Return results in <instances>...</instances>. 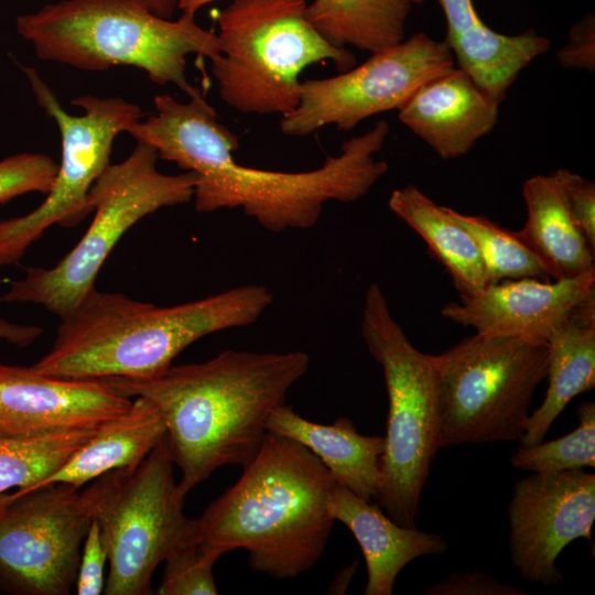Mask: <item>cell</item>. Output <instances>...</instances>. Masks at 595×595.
<instances>
[{"mask_svg": "<svg viewBox=\"0 0 595 595\" xmlns=\"http://www.w3.org/2000/svg\"><path fill=\"white\" fill-rule=\"evenodd\" d=\"M273 301L249 284L173 306L94 288L65 317L52 348L32 367L65 379H151L197 339L253 324Z\"/></svg>", "mask_w": 595, "mask_h": 595, "instance_id": "obj_3", "label": "cell"}, {"mask_svg": "<svg viewBox=\"0 0 595 595\" xmlns=\"http://www.w3.org/2000/svg\"><path fill=\"white\" fill-rule=\"evenodd\" d=\"M441 315L478 334L547 342L567 322L595 324V269L554 282L502 280L445 304Z\"/></svg>", "mask_w": 595, "mask_h": 595, "instance_id": "obj_15", "label": "cell"}, {"mask_svg": "<svg viewBox=\"0 0 595 595\" xmlns=\"http://www.w3.org/2000/svg\"><path fill=\"white\" fill-rule=\"evenodd\" d=\"M156 150L143 142L120 163L109 164L89 191L94 218L75 247L54 267L28 268L0 303H33L60 320L95 288L105 260L136 223L163 207L193 199L196 174H164Z\"/></svg>", "mask_w": 595, "mask_h": 595, "instance_id": "obj_9", "label": "cell"}, {"mask_svg": "<svg viewBox=\"0 0 595 595\" xmlns=\"http://www.w3.org/2000/svg\"><path fill=\"white\" fill-rule=\"evenodd\" d=\"M560 174L571 217L595 251V185L565 169H561Z\"/></svg>", "mask_w": 595, "mask_h": 595, "instance_id": "obj_31", "label": "cell"}, {"mask_svg": "<svg viewBox=\"0 0 595 595\" xmlns=\"http://www.w3.org/2000/svg\"><path fill=\"white\" fill-rule=\"evenodd\" d=\"M164 437L159 409L134 397L126 412L100 425L56 473L34 486L57 482L80 488L107 472L134 468Z\"/></svg>", "mask_w": 595, "mask_h": 595, "instance_id": "obj_21", "label": "cell"}, {"mask_svg": "<svg viewBox=\"0 0 595 595\" xmlns=\"http://www.w3.org/2000/svg\"><path fill=\"white\" fill-rule=\"evenodd\" d=\"M499 104L462 68L421 85L398 110L399 120L441 159L469 152L496 126Z\"/></svg>", "mask_w": 595, "mask_h": 595, "instance_id": "obj_17", "label": "cell"}, {"mask_svg": "<svg viewBox=\"0 0 595 595\" xmlns=\"http://www.w3.org/2000/svg\"><path fill=\"white\" fill-rule=\"evenodd\" d=\"M522 196L527 220L517 234L549 278L572 279L595 269V251L571 217L560 170L528 178Z\"/></svg>", "mask_w": 595, "mask_h": 595, "instance_id": "obj_20", "label": "cell"}, {"mask_svg": "<svg viewBox=\"0 0 595 595\" xmlns=\"http://www.w3.org/2000/svg\"><path fill=\"white\" fill-rule=\"evenodd\" d=\"M15 26L40 60L83 71L137 67L187 97L197 89L186 77L187 56L212 61L221 52L217 34L195 14L164 19L142 0H63L18 17Z\"/></svg>", "mask_w": 595, "mask_h": 595, "instance_id": "obj_5", "label": "cell"}, {"mask_svg": "<svg viewBox=\"0 0 595 595\" xmlns=\"http://www.w3.org/2000/svg\"><path fill=\"white\" fill-rule=\"evenodd\" d=\"M335 483L328 508L357 540L367 566L365 595H390L400 571L424 555H442L447 543L436 533L405 528L371 504Z\"/></svg>", "mask_w": 595, "mask_h": 595, "instance_id": "obj_18", "label": "cell"}, {"mask_svg": "<svg viewBox=\"0 0 595 595\" xmlns=\"http://www.w3.org/2000/svg\"><path fill=\"white\" fill-rule=\"evenodd\" d=\"M214 1L218 0H178V10H181L182 13L195 14L197 10Z\"/></svg>", "mask_w": 595, "mask_h": 595, "instance_id": "obj_36", "label": "cell"}, {"mask_svg": "<svg viewBox=\"0 0 595 595\" xmlns=\"http://www.w3.org/2000/svg\"><path fill=\"white\" fill-rule=\"evenodd\" d=\"M388 206L428 244L450 273L461 299L487 285L484 263L472 235L450 214L414 185L393 190Z\"/></svg>", "mask_w": 595, "mask_h": 595, "instance_id": "obj_22", "label": "cell"}, {"mask_svg": "<svg viewBox=\"0 0 595 595\" xmlns=\"http://www.w3.org/2000/svg\"><path fill=\"white\" fill-rule=\"evenodd\" d=\"M97 429L34 439L0 436V493L13 487H31L45 480L86 444Z\"/></svg>", "mask_w": 595, "mask_h": 595, "instance_id": "obj_25", "label": "cell"}, {"mask_svg": "<svg viewBox=\"0 0 595 595\" xmlns=\"http://www.w3.org/2000/svg\"><path fill=\"white\" fill-rule=\"evenodd\" d=\"M412 4H422L425 0H409Z\"/></svg>", "mask_w": 595, "mask_h": 595, "instance_id": "obj_37", "label": "cell"}, {"mask_svg": "<svg viewBox=\"0 0 595 595\" xmlns=\"http://www.w3.org/2000/svg\"><path fill=\"white\" fill-rule=\"evenodd\" d=\"M132 400L106 380L65 379L0 363V436L34 439L97 429Z\"/></svg>", "mask_w": 595, "mask_h": 595, "instance_id": "obj_16", "label": "cell"}, {"mask_svg": "<svg viewBox=\"0 0 595 595\" xmlns=\"http://www.w3.org/2000/svg\"><path fill=\"white\" fill-rule=\"evenodd\" d=\"M267 430L309 448L337 484L367 501L376 499L385 437L358 433L354 422L345 416L328 425L312 422L285 403L269 414Z\"/></svg>", "mask_w": 595, "mask_h": 595, "instance_id": "obj_19", "label": "cell"}, {"mask_svg": "<svg viewBox=\"0 0 595 595\" xmlns=\"http://www.w3.org/2000/svg\"><path fill=\"white\" fill-rule=\"evenodd\" d=\"M91 521L79 488L65 483L0 493V591L68 595Z\"/></svg>", "mask_w": 595, "mask_h": 595, "instance_id": "obj_12", "label": "cell"}, {"mask_svg": "<svg viewBox=\"0 0 595 595\" xmlns=\"http://www.w3.org/2000/svg\"><path fill=\"white\" fill-rule=\"evenodd\" d=\"M22 69L37 104L58 127L62 155L46 198L26 215L0 220V267L17 264L50 227H76L93 213L89 191L110 164L116 137L141 118V109L133 102L93 95L72 100V105L84 110L83 115L73 116L36 69Z\"/></svg>", "mask_w": 595, "mask_h": 595, "instance_id": "obj_11", "label": "cell"}, {"mask_svg": "<svg viewBox=\"0 0 595 595\" xmlns=\"http://www.w3.org/2000/svg\"><path fill=\"white\" fill-rule=\"evenodd\" d=\"M411 6L409 0H313L305 14L335 47L374 53L404 40Z\"/></svg>", "mask_w": 595, "mask_h": 595, "instance_id": "obj_24", "label": "cell"}, {"mask_svg": "<svg viewBox=\"0 0 595 595\" xmlns=\"http://www.w3.org/2000/svg\"><path fill=\"white\" fill-rule=\"evenodd\" d=\"M305 0H232L216 14L221 52L212 74L224 104L241 113L280 115L299 102V76L332 61L355 66L347 48L328 43L306 18Z\"/></svg>", "mask_w": 595, "mask_h": 595, "instance_id": "obj_6", "label": "cell"}, {"mask_svg": "<svg viewBox=\"0 0 595 595\" xmlns=\"http://www.w3.org/2000/svg\"><path fill=\"white\" fill-rule=\"evenodd\" d=\"M361 336L382 367L389 404L375 500L394 522L415 528L421 495L440 448L433 355L411 344L376 282L366 292Z\"/></svg>", "mask_w": 595, "mask_h": 595, "instance_id": "obj_7", "label": "cell"}, {"mask_svg": "<svg viewBox=\"0 0 595 595\" xmlns=\"http://www.w3.org/2000/svg\"><path fill=\"white\" fill-rule=\"evenodd\" d=\"M547 343L549 387L541 405L529 415L520 446L542 442L567 403L595 386V324L567 322Z\"/></svg>", "mask_w": 595, "mask_h": 595, "instance_id": "obj_23", "label": "cell"}, {"mask_svg": "<svg viewBox=\"0 0 595 595\" xmlns=\"http://www.w3.org/2000/svg\"><path fill=\"white\" fill-rule=\"evenodd\" d=\"M165 437L134 468L107 472L82 491L107 550L106 595H150L155 569L178 547L198 539L197 519L184 513Z\"/></svg>", "mask_w": 595, "mask_h": 595, "instance_id": "obj_10", "label": "cell"}, {"mask_svg": "<svg viewBox=\"0 0 595 595\" xmlns=\"http://www.w3.org/2000/svg\"><path fill=\"white\" fill-rule=\"evenodd\" d=\"M156 113L132 123L127 132L152 145L159 158L196 174L194 206L198 213L241 209L272 232L307 229L331 201L349 203L365 196L389 170L376 160L389 134L377 121L367 132L345 141L336 156L305 172H277L238 163V137L220 120L202 89L181 102L154 97Z\"/></svg>", "mask_w": 595, "mask_h": 595, "instance_id": "obj_1", "label": "cell"}, {"mask_svg": "<svg viewBox=\"0 0 595 595\" xmlns=\"http://www.w3.org/2000/svg\"><path fill=\"white\" fill-rule=\"evenodd\" d=\"M454 66L444 40L418 32L336 76L302 80L299 102L281 117L280 130L289 137H307L329 125L351 130L369 117L399 110L421 85Z\"/></svg>", "mask_w": 595, "mask_h": 595, "instance_id": "obj_13", "label": "cell"}, {"mask_svg": "<svg viewBox=\"0 0 595 595\" xmlns=\"http://www.w3.org/2000/svg\"><path fill=\"white\" fill-rule=\"evenodd\" d=\"M219 558L205 549L199 539L174 550L164 560L159 595H216L218 594L213 567Z\"/></svg>", "mask_w": 595, "mask_h": 595, "instance_id": "obj_28", "label": "cell"}, {"mask_svg": "<svg viewBox=\"0 0 595 595\" xmlns=\"http://www.w3.org/2000/svg\"><path fill=\"white\" fill-rule=\"evenodd\" d=\"M58 170L44 153H18L0 160V204L26 193L47 194Z\"/></svg>", "mask_w": 595, "mask_h": 595, "instance_id": "obj_29", "label": "cell"}, {"mask_svg": "<svg viewBox=\"0 0 595 595\" xmlns=\"http://www.w3.org/2000/svg\"><path fill=\"white\" fill-rule=\"evenodd\" d=\"M108 561L100 529L93 519L86 533L79 559L75 591L78 595H99L105 589L104 571Z\"/></svg>", "mask_w": 595, "mask_h": 595, "instance_id": "obj_30", "label": "cell"}, {"mask_svg": "<svg viewBox=\"0 0 595 595\" xmlns=\"http://www.w3.org/2000/svg\"><path fill=\"white\" fill-rule=\"evenodd\" d=\"M295 350H224L204 363L170 366L151 379H105L128 398L143 397L160 411L171 458L187 493L226 465L247 466L268 432L269 414L285 403L307 371Z\"/></svg>", "mask_w": 595, "mask_h": 595, "instance_id": "obj_2", "label": "cell"}, {"mask_svg": "<svg viewBox=\"0 0 595 595\" xmlns=\"http://www.w3.org/2000/svg\"><path fill=\"white\" fill-rule=\"evenodd\" d=\"M578 426L569 434L531 446H520L510 457L513 468L532 473H554L595 467V403L577 408Z\"/></svg>", "mask_w": 595, "mask_h": 595, "instance_id": "obj_27", "label": "cell"}, {"mask_svg": "<svg viewBox=\"0 0 595 595\" xmlns=\"http://www.w3.org/2000/svg\"><path fill=\"white\" fill-rule=\"evenodd\" d=\"M508 519L509 553L519 574L537 584L560 583L561 551L576 539L592 540L595 474L580 468L521 478L513 486Z\"/></svg>", "mask_w": 595, "mask_h": 595, "instance_id": "obj_14", "label": "cell"}, {"mask_svg": "<svg viewBox=\"0 0 595 595\" xmlns=\"http://www.w3.org/2000/svg\"><path fill=\"white\" fill-rule=\"evenodd\" d=\"M335 483L309 448L268 431L239 479L197 518L199 543L218 558L246 550L249 565L270 577H298L326 549Z\"/></svg>", "mask_w": 595, "mask_h": 595, "instance_id": "obj_4", "label": "cell"}, {"mask_svg": "<svg viewBox=\"0 0 595 595\" xmlns=\"http://www.w3.org/2000/svg\"><path fill=\"white\" fill-rule=\"evenodd\" d=\"M548 359L547 342L478 333L433 355L440 448L519 442Z\"/></svg>", "mask_w": 595, "mask_h": 595, "instance_id": "obj_8", "label": "cell"}, {"mask_svg": "<svg viewBox=\"0 0 595 595\" xmlns=\"http://www.w3.org/2000/svg\"><path fill=\"white\" fill-rule=\"evenodd\" d=\"M558 61L564 68L594 72L595 69V15L585 14L572 25L567 43L558 51Z\"/></svg>", "mask_w": 595, "mask_h": 595, "instance_id": "obj_33", "label": "cell"}, {"mask_svg": "<svg viewBox=\"0 0 595 595\" xmlns=\"http://www.w3.org/2000/svg\"><path fill=\"white\" fill-rule=\"evenodd\" d=\"M424 595H526L527 592L501 583L480 572L454 573L426 587Z\"/></svg>", "mask_w": 595, "mask_h": 595, "instance_id": "obj_32", "label": "cell"}, {"mask_svg": "<svg viewBox=\"0 0 595 595\" xmlns=\"http://www.w3.org/2000/svg\"><path fill=\"white\" fill-rule=\"evenodd\" d=\"M450 214L472 235L480 253L487 285L502 280L533 278L550 281L538 257L517 231L508 230L484 216Z\"/></svg>", "mask_w": 595, "mask_h": 595, "instance_id": "obj_26", "label": "cell"}, {"mask_svg": "<svg viewBox=\"0 0 595 595\" xmlns=\"http://www.w3.org/2000/svg\"><path fill=\"white\" fill-rule=\"evenodd\" d=\"M144 4L156 15L171 19L178 9V0H142Z\"/></svg>", "mask_w": 595, "mask_h": 595, "instance_id": "obj_35", "label": "cell"}, {"mask_svg": "<svg viewBox=\"0 0 595 595\" xmlns=\"http://www.w3.org/2000/svg\"><path fill=\"white\" fill-rule=\"evenodd\" d=\"M42 333L43 329L40 326L18 324L0 317V339L18 348L30 346Z\"/></svg>", "mask_w": 595, "mask_h": 595, "instance_id": "obj_34", "label": "cell"}]
</instances>
